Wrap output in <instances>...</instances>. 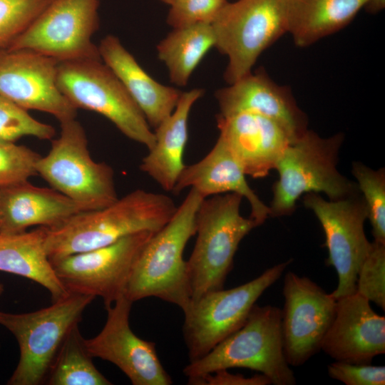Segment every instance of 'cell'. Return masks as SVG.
Wrapping results in <instances>:
<instances>
[{"label": "cell", "instance_id": "6da1fadb", "mask_svg": "<svg viewBox=\"0 0 385 385\" xmlns=\"http://www.w3.org/2000/svg\"><path fill=\"white\" fill-rule=\"evenodd\" d=\"M170 197L138 189L101 209L80 212L46 227L50 260L111 245L139 232H156L177 210Z\"/></svg>", "mask_w": 385, "mask_h": 385}, {"label": "cell", "instance_id": "7a4b0ae2", "mask_svg": "<svg viewBox=\"0 0 385 385\" xmlns=\"http://www.w3.org/2000/svg\"><path fill=\"white\" fill-rule=\"evenodd\" d=\"M203 199L190 188L170 220L142 248L124 294L133 303L153 297L177 305L183 312L188 309L191 299L183 252L195 235V216Z\"/></svg>", "mask_w": 385, "mask_h": 385}, {"label": "cell", "instance_id": "3957f363", "mask_svg": "<svg viewBox=\"0 0 385 385\" xmlns=\"http://www.w3.org/2000/svg\"><path fill=\"white\" fill-rule=\"evenodd\" d=\"M242 198L235 192L216 195L203 199L198 207L197 239L186 261L191 302L224 288L240 242L257 227L253 220L240 214Z\"/></svg>", "mask_w": 385, "mask_h": 385}, {"label": "cell", "instance_id": "277c9868", "mask_svg": "<svg viewBox=\"0 0 385 385\" xmlns=\"http://www.w3.org/2000/svg\"><path fill=\"white\" fill-rule=\"evenodd\" d=\"M343 137L339 133L325 138L307 130L287 146L274 168L279 179L273 185L271 217L291 215L303 194L323 192L337 200L360 192L356 183L337 168Z\"/></svg>", "mask_w": 385, "mask_h": 385}, {"label": "cell", "instance_id": "5b68a950", "mask_svg": "<svg viewBox=\"0 0 385 385\" xmlns=\"http://www.w3.org/2000/svg\"><path fill=\"white\" fill-rule=\"evenodd\" d=\"M230 368L259 371L271 384H296L284 356L281 309L255 304L240 329L204 356L190 361L183 373L190 378Z\"/></svg>", "mask_w": 385, "mask_h": 385}, {"label": "cell", "instance_id": "8992f818", "mask_svg": "<svg viewBox=\"0 0 385 385\" xmlns=\"http://www.w3.org/2000/svg\"><path fill=\"white\" fill-rule=\"evenodd\" d=\"M60 124V135L37 162V175L73 200L81 212L101 209L115 202L118 197L113 170L93 160L82 125L76 118Z\"/></svg>", "mask_w": 385, "mask_h": 385}, {"label": "cell", "instance_id": "52a82bcc", "mask_svg": "<svg viewBox=\"0 0 385 385\" xmlns=\"http://www.w3.org/2000/svg\"><path fill=\"white\" fill-rule=\"evenodd\" d=\"M95 299L69 293L39 310L21 314L0 311V324L17 340L19 360L9 385H38L45 382L54 357L70 330Z\"/></svg>", "mask_w": 385, "mask_h": 385}, {"label": "cell", "instance_id": "ba28073f", "mask_svg": "<svg viewBox=\"0 0 385 385\" xmlns=\"http://www.w3.org/2000/svg\"><path fill=\"white\" fill-rule=\"evenodd\" d=\"M58 86L76 108L98 113L129 139L148 150L155 136L121 81L101 58L58 62Z\"/></svg>", "mask_w": 385, "mask_h": 385}, {"label": "cell", "instance_id": "9c48e42d", "mask_svg": "<svg viewBox=\"0 0 385 385\" xmlns=\"http://www.w3.org/2000/svg\"><path fill=\"white\" fill-rule=\"evenodd\" d=\"M286 3L227 1L211 23L215 47L228 59L224 73L228 84L250 73L261 53L287 33Z\"/></svg>", "mask_w": 385, "mask_h": 385}, {"label": "cell", "instance_id": "30bf717a", "mask_svg": "<svg viewBox=\"0 0 385 385\" xmlns=\"http://www.w3.org/2000/svg\"><path fill=\"white\" fill-rule=\"evenodd\" d=\"M291 262L289 260L277 264L247 283L207 292L192 302L184 312L183 327L190 361L204 356L240 329L257 300Z\"/></svg>", "mask_w": 385, "mask_h": 385}, {"label": "cell", "instance_id": "8fae6325", "mask_svg": "<svg viewBox=\"0 0 385 385\" xmlns=\"http://www.w3.org/2000/svg\"><path fill=\"white\" fill-rule=\"evenodd\" d=\"M101 0H49L6 47L28 49L58 61L101 58L92 41L99 27Z\"/></svg>", "mask_w": 385, "mask_h": 385}, {"label": "cell", "instance_id": "7c38bea8", "mask_svg": "<svg viewBox=\"0 0 385 385\" xmlns=\"http://www.w3.org/2000/svg\"><path fill=\"white\" fill-rule=\"evenodd\" d=\"M154 233L139 232L107 246L50 261L68 293L100 297L106 308L125 294L133 264Z\"/></svg>", "mask_w": 385, "mask_h": 385}, {"label": "cell", "instance_id": "4fadbf2b", "mask_svg": "<svg viewBox=\"0 0 385 385\" xmlns=\"http://www.w3.org/2000/svg\"><path fill=\"white\" fill-rule=\"evenodd\" d=\"M306 207L319 220L328 249L327 263L334 267L338 284L332 296L336 299L356 292L357 274L371 242L364 232L367 208L360 192L337 200H327L319 193L303 197Z\"/></svg>", "mask_w": 385, "mask_h": 385}, {"label": "cell", "instance_id": "5bb4252c", "mask_svg": "<svg viewBox=\"0 0 385 385\" xmlns=\"http://www.w3.org/2000/svg\"><path fill=\"white\" fill-rule=\"evenodd\" d=\"M282 332L289 366L303 365L322 348L334 319L337 299L307 277L288 272L283 283Z\"/></svg>", "mask_w": 385, "mask_h": 385}, {"label": "cell", "instance_id": "9a60e30c", "mask_svg": "<svg viewBox=\"0 0 385 385\" xmlns=\"http://www.w3.org/2000/svg\"><path fill=\"white\" fill-rule=\"evenodd\" d=\"M58 61L28 49H0V95L19 107L74 119L77 109L57 83Z\"/></svg>", "mask_w": 385, "mask_h": 385}, {"label": "cell", "instance_id": "2e32d148", "mask_svg": "<svg viewBox=\"0 0 385 385\" xmlns=\"http://www.w3.org/2000/svg\"><path fill=\"white\" fill-rule=\"evenodd\" d=\"M132 304L123 295L106 307V324L96 337L85 339L86 348L93 357L118 366L133 385H170L173 381L158 356L155 344L139 338L130 327Z\"/></svg>", "mask_w": 385, "mask_h": 385}, {"label": "cell", "instance_id": "e0dca14e", "mask_svg": "<svg viewBox=\"0 0 385 385\" xmlns=\"http://www.w3.org/2000/svg\"><path fill=\"white\" fill-rule=\"evenodd\" d=\"M321 349L335 361L371 364L385 353V317L357 292L339 298Z\"/></svg>", "mask_w": 385, "mask_h": 385}, {"label": "cell", "instance_id": "ac0fdd59", "mask_svg": "<svg viewBox=\"0 0 385 385\" xmlns=\"http://www.w3.org/2000/svg\"><path fill=\"white\" fill-rule=\"evenodd\" d=\"M220 113L230 116L242 113L261 115L282 126L292 142L307 130V117L289 89L274 83L262 70L252 71L215 93Z\"/></svg>", "mask_w": 385, "mask_h": 385}, {"label": "cell", "instance_id": "d6986e66", "mask_svg": "<svg viewBox=\"0 0 385 385\" xmlns=\"http://www.w3.org/2000/svg\"><path fill=\"white\" fill-rule=\"evenodd\" d=\"M220 135L240 165L253 178L267 176L292 139L276 121L250 113L217 115Z\"/></svg>", "mask_w": 385, "mask_h": 385}, {"label": "cell", "instance_id": "ffe728a7", "mask_svg": "<svg viewBox=\"0 0 385 385\" xmlns=\"http://www.w3.org/2000/svg\"><path fill=\"white\" fill-rule=\"evenodd\" d=\"M242 168L232 152L218 137L211 150L198 162L185 165L172 192L178 194L187 188L195 189L204 198L235 192L250 203V217L257 226L270 216L267 206L250 187Z\"/></svg>", "mask_w": 385, "mask_h": 385}, {"label": "cell", "instance_id": "44dd1931", "mask_svg": "<svg viewBox=\"0 0 385 385\" xmlns=\"http://www.w3.org/2000/svg\"><path fill=\"white\" fill-rule=\"evenodd\" d=\"M80 212L62 193L29 180L0 189V234L19 233L36 225L53 227Z\"/></svg>", "mask_w": 385, "mask_h": 385}, {"label": "cell", "instance_id": "7402d4cb", "mask_svg": "<svg viewBox=\"0 0 385 385\" xmlns=\"http://www.w3.org/2000/svg\"><path fill=\"white\" fill-rule=\"evenodd\" d=\"M98 48L102 61L121 81L150 126L155 129L175 110L183 91L155 81L116 36H105Z\"/></svg>", "mask_w": 385, "mask_h": 385}, {"label": "cell", "instance_id": "603a6c76", "mask_svg": "<svg viewBox=\"0 0 385 385\" xmlns=\"http://www.w3.org/2000/svg\"><path fill=\"white\" fill-rule=\"evenodd\" d=\"M204 94L202 88L182 92L173 113L155 129V141L140 165L166 191H172L185 168L183 153L188 139V119L195 103Z\"/></svg>", "mask_w": 385, "mask_h": 385}, {"label": "cell", "instance_id": "cb8c5ba5", "mask_svg": "<svg viewBox=\"0 0 385 385\" xmlns=\"http://www.w3.org/2000/svg\"><path fill=\"white\" fill-rule=\"evenodd\" d=\"M46 227L15 234H0V271L38 283L53 302L69 293L57 277L45 248Z\"/></svg>", "mask_w": 385, "mask_h": 385}, {"label": "cell", "instance_id": "d4e9b609", "mask_svg": "<svg viewBox=\"0 0 385 385\" xmlns=\"http://www.w3.org/2000/svg\"><path fill=\"white\" fill-rule=\"evenodd\" d=\"M367 1L287 0V33L297 46H309L346 26Z\"/></svg>", "mask_w": 385, "mask_h": 385}, {"label": "cell", "instance_id": "484cf974", "mask_svg": "<svg viewBox=\"0 0 385 385\" xmlns=\"http://www.w3.org/2000/svg\"><path fill=\"white\" fill-rule=\"evenodd\" d=\"M215 46L211 24L175 28L159 42L158 58L166 66L170 81L185 86L200 61Z\"/></svg>", "mask_w": 385, "mask_h": 385}, {"label": "cell", "instance_id": "4316f807", "mask_svg": "<svg viewBox=\"0 0 385 385\" xmlns=\"http://www.w3.org/2000/svg\"><path fill=\"white\" fill-rule=\"evenodd\" d=\"M78 324L68 333L58 349L47 374L49 385H110L95 366Z\"/></svg>", "mask_w": 385, "mask_h": 385}, {"label": "cell", "instance_id": "83f0119b", "mask_svg": "<svg viewBox=\"0 0 385 385\" xmlns=\"http://www.w3.org/2000/svg\"><path fill=\"white\" fill-rule=\"evenodd\" d=\"M351 170L366 203L374 240L385 242L384 168L374 170L360 162H354Z\"/></svg>", "mask_w": 385, "mask_h": 385}, {"label": "cell", "instance_id": "f1b7e54d", "mask_svg": "<svg viewBox=\"0 0 385 385\" xmlns=\"http://www.w3.org/2000/svg\"><path fill=\"white\" fill-rule=\"evenodd\" d=\"M55 128L33 118L28 111L0 95V140L16 142L24 136L51 140Z\"/></svg>", "mask_w": 385, "mask_h": 385}, {"label": "cell", "instance_id": "f546056e", "mask_svg": "<svg viewBox=\"0 0 385 385\" xmlns=\"http://www.w3.org/2000/svg\"><path fill=\"white\" fill-rule=\"evenodd\" d=\"M356 292L385 309V242H371L357 274Z\"/></svg>", "mask_w": 385, "mask_h": 385}, {"label": "cell", "instance_id": "4dcf8cb0", "mask_svg": "<svg viewBox=\"0 0 385 385\" xmlns=\"http://www.w3.org/2000/svg\"><path fill=\"white\" fill-rule=\"evenodd\" d=\"M40 157L25 145L0 140V189L37 175L36 164Z\"/></svg>", "mask_w": 385, "mask_h": 385}, {"label": "cell", "instance_id": "1f68e13d", "mask_svg": "<svg viewBox=\"0 0 385 385\" xmlns=\"http://www.w3.org/2000/svg\"><path fill=\"white\" fill-rule=\"evenodd\" d=\"M49 0H0V49L6 48Z\"/></svg>", "mask_w": 385, "mask_h": 385}, {"label": "cell", "instance_id": "d6a6232c", "mask_svg": "<svg viewBox=\"0 0 385 385\" xmlns=\"http://www.w3.org/2000/svg\"><path fill=\"white\" fill-rule=\"evenodd\" d=\"M227 0H174L167 16L173 29L193 24H211Z\"/></svg>", "mask_w": 385, "mask_h": 385}, {"label": "cell", "instance_id": "836d02e7", "mask_svg": "<svg viewBox=\"0 0 385 385\" xmlns=\"http://www.w3.org/2000/svg\"><path fill=\"white\" fill-rule=\"evenodd\" d=\"M329 376L346 385H384L385 366L335 361L327 366Z\"/></svg>", "mask_w": 385, "mask_h": 385}, {"label": "cell", "instance_id": "e575fe53", "mask_svg": "<svg viewBox=\"0 0 385 385\" xmlns=\"http://www.w3.org/2000/svg\"><path fill=\"white\" fill-rule=\"evenodd\" d=\"M227 369H220L215 372L198 376L190 377L188 384L191 385H267L271 381L263 374L245 377L242 374H232Z\"/></svg>", "mask_w": 385, "mask_h": 385}, {"label": "cell", "instance_id": "d590c367", "mask_svg": "<svg viewBox=\"0 0 385 385\" xmlns=\"http://www.w3.org/2000/svg\"><path fill=\"white\" fill-rule=\"evenodd\" d=\"M364 8L370 14H376L385 8V0H368Z\"/></svg>", "mask_w": 385, "mask_h": 385}, {"label": "cell", "instance_id": "8d00e7d4", "mask_svg": "<svg viewBox=\"0 0 385 385\" xmlns=\"http://www.w3.org/2000/svg\"><path fill=\"white\" fill-rule=\"evenodd\" d=\"M159 1L170 6L173 2L174 0H159Z\"/></svg>", "mask_w": 385, "mask_h": 385}, {"label": "cell", "instance_id": "74e56055", "mask_svg": "<svg viewBox=\"0 0 385 385\" xmlns=\"http://www.w3.org/2000/svg\"><path fill=\"white\" fill-rule=\"evenodd\" d=\"M4 286L2 283H0V297L4 292Z\"/></svg>", "mask_w": 385, "mask_h": 385}]
</instances>
